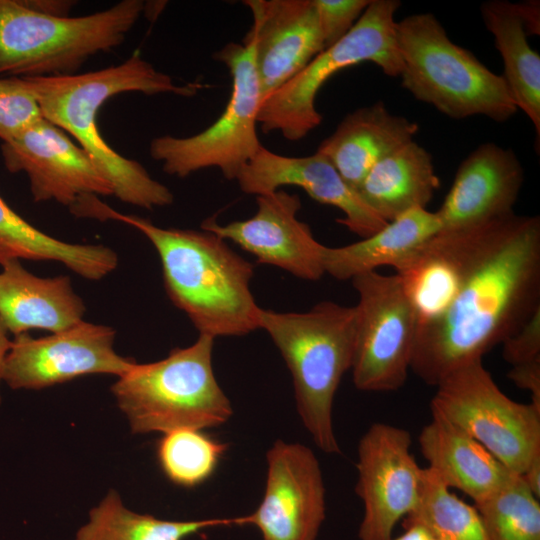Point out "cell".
Here are the masks:
<instances>
[{
    "instance_id": "obj_1",
    "label": "cell",
    "mask_w": 540,
    "mask_h": 540,
    "mask_svg": "<svg viewBox=\"0 0 540 540\" xmlns=\"http://www.w3.org/2000/svg\"><path fill=\"white\" fill-rule=\"evenodd\" d=\"M434 241L452 271L443 308L418 323L410 370L437 386L515 334L540 309V218L515 213Z\"/></svg>"
},
{
    "instance_id": "obj_2",
    "label": "cell",
    "mask_w": 540,
    "mask_h": 540,
    "mask_svg": "<svg viewBox=\"0 0 540 540\" xmlns=\"http://www.w3.org/2000/svg\"><path fill=\"white\" fill-rule=\"evenodd\" d=\"M83 216L122 221L147 237L160 257L168 297L199 334L241 336L259 329L261 308L250 290L254 266L218 235L162 228L116 212L97 197L86 203Z\"/></svg>"
},
{
    "instance_id": "obj_3",
    "label": "cell",
    "mask_w": 540,
    "mask_h": 540,
    "mask_svg": "<svg viewBox=\"0 0 540 540\" xmlns=\"http://www.w3.org/2000/svg\"><path fill=\"white\" fill-rule=\"evenodd\" d=\"M25 79L43 117L76 139L110 182L114 196L145 209L173 203L174 196L167 186L153 179L139 162L108 145L98 129L97 114L107 100L118 94L191 97L203 87L201 84L179 85L139 53L118 65L84 74Z\"/></svg>"
},
{
    "instance_id": "obj_4",
    "label": "cell",
    "mask_w": 540,
    "mask_h": 540,
    "mask_svg": "<svg viewBox=\"0 0 540 540\" xmlns=\"http://www.w3.org/2000/svg\"><path fill=\"white\" fill-rule=\"evenodd\" d=\"M356 308L322 301L303 313L260 310L259 328L273 340L292 376L296 408L315 445L340 454L333 402L354 356Z\"/></svg>"
},
{
    "instance_id": "obj_5",
    "label": "cell",
    "mask_w": 540,
    "mask_h": 540,
    "mask_svg": "<svg viewBox=\"0 0 540 540\" xmlns=\"http://www.w3.org/2000/svg\"><path fill=\"white\" fill-rule=\"evenodd\" d=\"M213 337L199 334L185 348L159 361L135 363L111 391L133 433L203 430L226 423L233 414L212 366Z\"/></svg>"
},
{
    "instance_id": "obj_6",
    "label": "cell",
    "mask_w": 540,
    "mask_h": 540,
    "mask_svg": "<svg viewBox=\"0 0 540 540\" xmlns=\"http://www.w3.org/2000/svg\"><path fill=\"white\" fill-rule=\"evenodd\" d=\"M396 40L401 84L417 100L453 119L483 115L503 122L517 112L503 76L454 43L433 14L397 22Z\"/></svg>"
},
{
    "instance_id": "obj_7",
    "label": "cell",
    "mask_w": 540,
    "mask_h": 540,
    "mask_svg": "<svg viewBox=\"0 0 540 540\" xmlns=\"http://www.w3.org/2000/svg\"><path fill=\"white\" fill-rule=\"evenodd\" d=\"M141 0H122L80 17L38 13L21 0H0V77L74 75L99 53L119 47L144 11Z\"/></svg>"
},
{
    "instance_id": "obj_8",
    "label": "cell",
    "mask_w": 540,
    "mask_h": 540,
    "mask_svg": "<svg viewBox=\"0 0 540 540\" xmlns=\"http://www.w3.org/2000/svg\"><path fill=\"white\" fill-rule=\"evenodd\" d=\"M398 0H371L362 16L339 41L319 53L295 77L261 102L257 122L264 133L279 132L298 141L320 125L315 106L321 87L334 74L372 62L390 77H399L402 60L396 40Z\"/></svg>"
},
{
    "instance_id": "obj_9",
    "label": "cell",
    "mask_w": 540,
    "mask_h": 540,
    "mask_svg": "<svg viewBox=\"0 0 540 540\" xmlns=\"http://www.w3.org/2000/svg\"><path fill=\"white\" fill-rule=\"evenodd\" d=\"M232 78V91L220 116L205 130L189 137L163 135L152 139L151 157L165 173L179 178L217 168L227 180H236L243 167L263 146L257 134L262 102L255 66L253 40L226 44L213 55Z\"/></svg>"
},
{
    "instance_id": "obj_10",
    "label": "cell",
    "mask_w": 540,
    "mask_h": 540,
    "mask_svg": "<svg viewBox=\"0 0 540 540\" xmlns=\"http://www.w3.org/2000/svg\"><path fill=\"white\" fill-rule=\"evenodd\" d=\"M436 387L431 414L464 431L513 473L520 475L540 451V409L503 393L482 359L456 369Z\"/></svg>"
},
{
    "instance_id": "obj_11",
    "label": "cell",
    "mask_w": 540,
    "mask_h": 540,
    "mask_svg": "<svg viewBox=\"0 0 540 540\" xmlns=\"http://www.w3.org/2000/svg\"><path fill=\"white\" fill-rule=\"evenodd\" d=\"M351 280L358 294L353 383L365 392L396 391L411 366L416 310L397 274L372 271Z\"/></svg>"
},
{
    "instance_id": "obj_12",
    "label": "cell",
    "mask_w": 540,
    "mask_h": 540,
    "mask_svg": "<svg viewBox=\"0 0 540 540\" xmlns=\"http://www.w3.org/2000/svg\"><path fill=\"white\" fill-rule=\"evenodd\" d=\"M411 445L408 430L383 422L372 424L360 438L355 486L364 505L360 540H390L397 523L418 506L423 468Z\"/></svg>"
},
{
    "instance_id": "obj_13",
    "label": "cell",
    "mask_w": 540,
    "mask_h": 540,
    "mask_svg": "<svg viewBox=\"0 0 540 540\" xmlns=\"http://www.w3.org/2000/svg\"><path fill=\"white\" fill-rule=\"evenodd\" d=\"M115 330L81 321L42 338L14 336L2 380L12 389L39 390L90 374H125L136 362L118 355Z\"/></svg>"
},
{
    "instance_id": "obj_14",
    "label": "cell",
    "mask_w": 540,
    "mask_h": 540,
    "mask_svg": "<svg viewBox=\"0 0 540 540\" xmlns=\"http://www.w3.org/2000/svg\"><path fill=\"white\" fill-rule=\"evenodd\" d=\"M263 498L233 525H253L263 540H316L325 519V486L314 452L300 443L276 440L266 454Z\"/></svg>"
},
{
    "instance_id": "obj_15",
    "label": "cell",
    "mask_w": 540,
    "mask_h": 540,
    "mask_svg": "<svg viewBox=\"0 0 540 540\" xmlns=\"http://www.w3.org/2000/svg\"><path fill=\"white\" fill-rule=\"evenodd\" d=\"M0 150L10 173L27 175L35 202L54 200L72 208L85 196L113 195L91 156L45 118L2 142Z\"/></svg>"
},
{
    "instance_id": "obj_16",
    "label": "cell",
    "mask_w": 540,
    "mask_h": 540,
    "mask_svg": "<svg viewBox=\"0 0 540 540\" xmlns=\"http://www.w3.org/2000/svg\"><path fill=\"white\" fill-rule=\"evenodd\" d=\"M256 203L257 211L251 218L224 225L208 218L201 228L236 243L259 263L279 267L301 279H320L325 274V245L298 219L299 196L278 189L256 196Z\"/></svg>"
},
{
    "instance_id": "obj_17",
    "label": "cell",
    "mask_w": 540,
    "mask_h": 540,
    "mask_svg": "<svg viewBox=\"0 0 540 540\" xmlns=\"http://www.w3.org/2000/svg\"><path fill=\"white\" fill-rule=\"evenodd\" d=\"M262 101L325 50L313 0H246Z\"/></svg>"
},
{
    "instance_id": "obj_18",
    "label": "cell",
    "mask_w": 540,
    "mask_h": 540,
    "mask_svg": "<svg viewBox=\"0 0 540 540\" xmlns=\"http://www.w3.org/2000/svg\"><path fill=\"white\" fill-rule=\"evenodd\" d=\"M236 181L240 189L255 196L283 186L302 188L319 203L338 208L344 214L337 222L362 238L387 225L342 179L332 163L322 154L284 156L264 146L243 167Z\"/></svg>"
},
{
    "instance_id": "obj_19",
    "label": "cell",
    "mask_w": 540,
    "mask_h": 540,
    "mask_svg": "<svg viewBox=\"0 0 540 540\" xmlns=\"http://www.w3.org/2000/svg\"><path fill=\"white\" fill-rule=\"evenodd\" d=\"M524 171L514 152L488 142L460 164L436 215L441 231L465 229L514 213Z\"/></svg>"
},
{
    "instance_id": "obj_20",
    "label": "cell",
    "mask_w": 540,
    "mask_h": 540,
    "mask_svg": "<svg viewBox=\"0 0 540 540\" xmlns=\"http://www.w3.org/2000/svg\"><path fill=\"white\" fill-rule=\"evenodd\" d=\"M481 15L502 57L511 97L532 122L539 141L540 56L528 42L529 35L540 33L539 2L491 0L481 5Z\"/></svg>"
},
{
    "instance_id": "obj_21",
    "label": "cell",
    "mask_w": 540,
    "mask_h": 540,
    "mask_svg": "<svg viewBox=\"0 0 540 540\" xmlns=\"http://www.w3.org/2000/svg\"><path fill=\"white\" fill-rule=\"evenodd\" d=\"M20 261L10 260L0 271V318L9 333H55L83 321L86 308L68 276L39 277Z\"/></svg>"
},
{
    "instance_id": "obj_22",
    "label": "cell",
    "mask_w": 540,
    "mask_h": 540,
    "mask_svg": "<svg viewBox=\"0 0 540 540\" xmlns=\"http://www.w3.org/2000/svg\"><path fill=\"white\" fill-rule=\"evenodd\" d=\"M416 122L389 112L382 101L348 114L318 146L346 184L357 192L371 168L413 140Z\"/></svg>"
},
{
    "instance_id": "obj_23",
    "label": "cell",
    "mask_w": 540,
    "mask_h": 540,
    "mask_svg": "<svg viewBox=\"0 0 540 540\" xmlns=\"http://www.w3.org/2000/svg\"><path fill=\"white\" fill-rule=\"evenodd\" d=\"M431 415L420 432L419 447L428 468L448 488L460 490L476 504L499 492L518 475L457 426Z\"/></svg>"
},
{
    "instance_id": "obj_24",
    "label": "cell",
    "mask_w": 540,
    "mask_h": 540,
    "mask_svg": "<svg viewBox=\"0 0 540 540\" xmlns=\"http://www.w3.org/2000/svg\"><path fill=\"white\" fill-rule=\"evenodd\" d=\"M440 231L435 212L413 208L358 242L341 247L325 246L324 272L338 280H348L381 266H393L397 270Z\"/></svg>"
},
{
    "instance_id": "obj_25",
    "label": "cell",
    "mask_w": 540,
    "mask_h": 540,
    "mask_svg": "<svg viewBox=\"0 0 540 540\" xmlns=\"http://www.w3.org/2000/svg\"><path fill=\"white\" fill-rule=\"evenodd\" d=\"M439 185L431 154L412 140L378 161L357 193L390 222L413 208H426Z\"/></svg>"
},
{
    "instance_id": "obj_26",
    "label": "cell",
    "mask_w": 540,
    "mask_h": 540,
    "mask_svg": "<svg viewBox=\"0 0 540 540\" xmlns=\"http://www.w3.org/2000/svg\"><path fill=\"white\" fill-rule=\"evenodd\" d=\"M57 261L83 278L99 280L118 265L117 253L101 244H73L45 234L0 196V265L10 260Z\"/></svg>"
},
{
    "instance_id": "obj_27",
    "label": "cell",
    "mask_w": 540,
    "mask_h": 540,
    "mask_svg": "<svg viewBox=\"0 0 540 540\" xmlns=\"http://www.w3.org/2000/svg\"><path fill=\"white\" fill-rule=\"evenodd\" d=\"M233 525L232 518L169 521L127 509L118 493L109 491L89 513L76 540H184L204 529Z\"/></svg>"
},
{
    "instance_id": "obj_28",
    "label": "cell",
    "mask_w": 540,
    "mask_h": 540,
    "mask_svg": "<svg viewBox=\"0 0 540 540\" xmlns=\"http://www.w3.org/2000/svg\"><path fill=\"white\" fill-rule=\"evenodd\" d=\"M418 524L439 540H489L475 507L450 491L430 468H423V485L416 509L403 527Z\"/></svg>"
},
{
    "instance_id": "obj_29",
    "label": "cell",
    "mask_w": 540,
    "mask_h": 540,
    "mask_svg": "<svg viewBox=\"0 0 540 540\" xmlns=\"http://www.w3.org/2000/svg\"><path fill=\"white\" fill-rule=\"evenodd\" d=\"M227 445L202 430L183 428L164 433L157 444V459L174 484L195 487L215 471Z\"/></svg>"
},
{
    "instance_id": "obj_30",
    "label": "cell",
    "mask_w": 540,
    "mask_h": 540,
    "mask_svg": "<svg viewBox=\"0 0 540 540\" xmlns=\"http://www.w3.org/2000/svg\"><path fill=\"white\" fill-rule=\"evenodd\" d=\"M489 540H540V502L520 475L493 496L474 504Z\"/></svg>"
},
{
    "instance_id": "obj_31",
    "label": "cell",
    "mask_w": 540,
    "mask_h": 540,
    "mask_svg": "<svg viewBox=\"0 0 540 540\" xmlns=\"http://www.w3.org/2000/svg\"><path fill=\"white\" fill-rule=\"evenodd\" d=\"M43 117L27 80L0 77V140L7 142Z\"/></svg>"
},
{
    "instance_id": "obj_32",
    "label": "cell",
    "mask_w": 540,
    "mask_h": 540,
    "mask_svg": "<svg viewBox=\"0 0 540 540\" xmlns=\"http://www.w3.org/2000/svg\"><path fill=\"white\" fill-rule=\"evenodd\" d=\"M325 49L345 36L371 0H313Z\"/></svg>"
},
{
    "instance_id": "obj_33",
    "label": "cell",
    "mask_w": 540,
    "mask_h": 540,
    "mask_svg": "<svg viewBox=\"0 0 540 540\" xmlns=\"http://www.w3.org/2000/svg\"><path fill=\"white\" fill-rule=\"evenodd\" d=\"M502 345L503 359L511 366L540 359V309Z\"/></svg>"
},
{
    "instance_id": "obj_34",
    "label": "cell",
    "mask_w": 540,
    "mask_h": 540,
    "mask_svg": "<svg viewBox=\"0 0 540 540\" xmlns=\"http://www.w3.org/2000/svg\"><path fill=\"white\" fill-rule=\"evenodd\" d=\"M507 377L518 388L529 391L530 403L540 409V359L512 366Z\"/></svg>"
},
{
    "instance_id": "obj_35",
    "label": "cell",
    "mask_w": 540,
    "mask_h": 540,
    "mask_svg": "<svg viewBox=\"0 0 540 540\" xmlns=\"http://www.w3.org/2000/svg\"><path fill=\"white\" fill-rule=\"evenodd\" d=\"M25 6L41 14L68 17L74 1L70 0H21Z\"/></svg>"
},
{
    "instance_id": "obj_36",
    "label": "cell",
    "mask_w": 540,
    "mask_h": 540,
    "mask_svg": "<svg viewBox=\"0 0 540 540\" xmlns=\"http://www.w3.org/2000/svg\"><path fill=\"white\" fill-rule=\"evenodd\" d=\"M520 477L530 492L540 499V451L532 456Z\"/></svg>"
},
{
    "instance_id": "obj_37",
    "label": "cell",
    "mask_w": 540,
    "mask_h": 540,
    "mask_svg": "<svg viewBox=\"0 0 540 540\" xmlns=\"http://www.w3.org/2000/svg\"><path fill=\"white\" fill-rule=\"evenodd\" d=\"M404 528L405 532L403 534L390 540H429L431 538L429 531L421 525L412 524Z\"/></svg>"
},
{
    "instance_id": "obj_38",
    "label": "cell",
    "mask_w": 540,
    "mask_h": 540,
    "mask_svg": "<svg viewBox=\"0 0 540 540\" xmlns=\"http://www.w3.org/2000/svg\"><path fill=\"white\" fill-rule=\"evenodd\" d=\"M8 333L9 332L7 328L5 327L3 321L0 318V382L2 381L5 359L9 352L11 342H12L8 337ZM0 403H1V395H0Z\"/></svg>"
},
{
    "instance_id": "obj_39",
    "label": "cell",
    "mask_w": 540,
    "mask_h": 540,
    "mask_svg": "<svg viewBox=\"0 0 540 540\" xmlns=\"http://www.w3.org/2000/svg\"><path fill=\"white\" fill-rule=\"evenodd\" d=\"M429 540H439L431 535V538Z\"/></svg>"
}]
</instances>
